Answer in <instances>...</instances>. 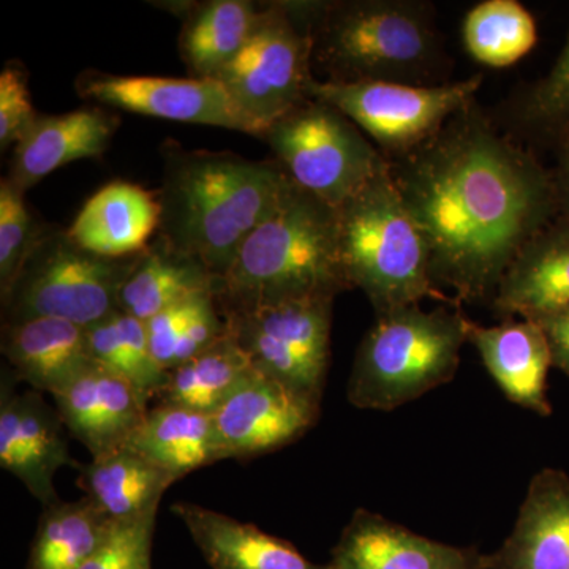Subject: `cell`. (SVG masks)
<instances>
[{"instance_id":"obj_1","label":"cell","mask_w":569,"mask_h":569,"mask_svg":"<svg viewBox=\"0 0 569 569\" xmlns=\"http://www.w3.org/2000/svg\"><path fill=\"white\" fill-rule=\"evenodd\" d=\"M389 173L425 234L433 282L460 305L492 301L520 250L559 213L552 174L477 103Z\"/></svg>"},{"instance_id":"obj_2","label":"cell","mask_w":569,"mask_h":569,"mask_svg":"<svg viewBox=\"0 0 569 569\" xmlns=\"http://www.w3.org/2000/svg\"><path fill=\"white\" fill-rule=\"evenodd\" d=\"M291 181L282 164L228 152H171L159 193V239L216 283L247 236L274 211Z\"/></svg>"},{"instance_id":"obj_3","label":"cell","mask_w":569,"mask_h":569,"mask_svg":"<svg viewBox=\"0 0 569 569\" xmlns=\"http://www.w3.org/2000/svg\"><path fill=\"white\" fill-rule=\"evenodd\" d=\"M351 290L340 254L335 209L291 183L274 211L247 236L213 287L220 316L335 299Z\"/></svg>"},{"instance_id":"obj_4","label":"cell","mask_w":569,"mask_h":569,"mask_svg":"<svg viewBox=\"0 0 569 569\" xmlns=\"http://www.w3.org/2000/svg\"><path fill=\"white\" fill-rule=\"evenodd\" d=\"M312 70L326 82H449L436 11L419 0L316 2Z\"/></svg>"},{"instance_id":"obj_5","label":"cell","mask_w":569,"mask_h":569,"mask_svg":"<svg viewBox=\"0 0 569 569\" xmlns=\"http://www.w3.org/2000/svg\"><path fill=\"white\" fill-rule=\"evenodd\" d=\"M336 220L348 282L365 291L377 316L427 298L462 306L433 282L429 246L389 167L336 209Z\"/></svg>"},{"instance_id":"obj_6","label":"cell","mask_w":569,"mask_h":569,"mask_svg":"<svg viewBox=\"0 0 569 569\" xmlns=\"http://www.w3.org/2000/svg\"><path fill=\"white\" fill-rule=\"evenodd\" d=\"M468 321L458 306L427 312L415 305L377 316L356 351L348 402L392 411L449 383L468 342Z\"/></svg>"},{"instance_id":"obj_7","label":"cell","mask_w":569,"mask_h":569,"mask_svg":"<svg viewBox=\"0 0 569 569\" xmlns=\"http://www.w3.org/2000/svg\"><path fill=\"white\" fill-rule=\"evenodd\" d=\"M138 254L88 252L61 228L44 227L20 276L2 296L3 325L59 318L91 328L119 312V293Z\"/></svg>"},{"instance_id":"obj_8","label":"cell","mask_w":569,"mask_h":569,"mask_svg":"<svg viewBox=\"0 0 569 569\" xmlns=\"http://www.w3.org/2000/svg\"><path fill=\"white\" fill-rule=\"evenodd\" d=\"M313 17L316 2L260 3L244 48L216 78L261 134L309 99Z\"/></svg>"},{"instance_id":"obj_9","label":"cell","mask_w":569,"mask_h":569,"mask_svg":"<svg viewBox=\"0 0 569 569\" xmlns=\"http://www.w3.org/2000/svg\"><path fill=\"white\" fill-rule=\"evenodd\" d=\"M261 138L288 178L335 211L389 167L358 126L313 97L272 123Z\"/></svg>"},{"instance_id":"obj_10","label":"cell","mask_w":569,"mask_h":569,"mask_svg":"<svg viewBox=\"0 0 569 569\" xmlns=\"http://www.w3.org/2000/svg\"><path fill=\"white\" fill-rule=\"evenodd\" d=\"M481 84V73L436 86L313 80L309 97L346 114L392 162L417 151L455 116L473 104Z\"/></svg>"},{"instance_id":"obj_11","label":"cell","mask_w":569,"mask_h":569,"mask_svg":"<svg viewBox=\"0 0 569 569\" xmlns=\"http://www.w3.org/2000/svg\"><path fill=\"white\" fill-rule=\"evenodd\" d=\"M332 299L222 316L254 370L321 406L331 358Z\"/></svg>"},{"instance_id":"obj_12","label":"cell","mask_w":569,"mask_h":569,"mask_svg":"<svg viewBox=\"0 0 569 569\" xmlns=\"http://www.w3.org/2000/svg\"><path fill=\"white\" fill-rule=\"evenodd\" d=\"M74 89L81 99L119 110L261 137L260 127L212 78L121 77L88 70L77 78Z\"/></svg>"},{"instance_id":"obj_13","label":"cell","mask_w":569,"mask_h":569,"mask_svg":"<svg viewBox=\"0 0 569 569\" xmlns=\"http://www.w3.org/2000/svg\"><path fill=\"white\" fill-rule=\"evenodd\" d=\"M9 367L0 387V467L20 479L44 508L58 503L54 477L63 467L78 468L67 443L58 410L36 389H18Z\"/></svg>"},{"instance_id":"obj_14","label":"cell","mask_w":569,"mask_h":569,"mask_svg":"<svg viewBox=\"0 0 569 569\" xmlns=\"http://www.w3.org/2000/svg\"><path fill=\"white\" fill-rule=\"evenodd\" d=\"M321 406L253 370L212 413L224 459H252L305 437Z\"/></svg>"},{"instance_id":"obj_15","label":"cell","mask_w":569,"mask_h":569,"mask_svg":"<svg viewBox=\"0 0 569 569\" xmlns=\"http://www.w3.org/2000/svg\"><path fill=\"white\" fill-rule=\"evenodd\" d=\"M63 426L92 458L126 448L149 411V400L99 362L52 396Z\"/></svg>"},{"instance_id":"obj_16","label":"cell","mask_w":569,"mask_h":569,"mask_svg":"<svg viewBox=\"0 0 569 569\" xmlns=\"http://www.w3.org/2000/svg\"><path fill=\"white\" fill-rule=\"evenodd\" d=\"M477 548H458L356 509L331 552V569H482Z\"/></svg>"},{"instance_id":"obj_17","label":"cell","mask_w":569,"mask_h":569,"mask_svg":"<svg viewBox=\"0 0 569 569\" xmlns=\"http://www.w3.org/2000/svg\"><path fill=\"white\" fill-rule=\"evenodd\" d=\"M482 569H569V475L542 468L531 478L515 529Z\"/></svg>"},{"instance_id":"obj_18","label":"cell","mask_w":569,"mask_h":569,"mask_svg":"<svg viewBox=\"0 0 569 569\" xmlns=\"http://www.w3.org/2000/svg\"><path fill=\"white\" fill-rule=\"evenodd\" d=\"M468 342L509 402L550 417L548 373L552 356L541 326L530 320H507L498 326L468 321Z\"/></svg>"},{"instance_id":"obj_19","label":"cell","mask_w":569,"mask_h":569,"mask_svg":"<svg viewBox=\"0 0 569 569\" xmlns=\"http://www.w3.org/2000/svg\"><path fill=\"white\" fill-rule=\"evenodd\" d=\"M569 306V224L546 227L520 250L492 298L498 317L531 320Z\"/></svg>"},{"instance_id":"obj_20","label":"cell","mask_w":569,"mask_h":569,"mask_svg":"<svg viewBox=\"0 0 569 569\" xmlns=\"http://www.w3.org/2000/svg\"><path fill=\"white\" fill-rule=\"evenodd\" d=\"M2 355L18 381L51 396L93 362L88 328L59 318L3 325Z\"/></svg>"},{"instance_id":"obj_21","label":"cell","mask_w":569,"mask_h":569,"mask_svg":"<svg viewBox=\"0 0 569 569\" xmlns=\"http://www.w3.org/2000/svg\"><path fill=\"white\" fill-rule=\"evenodd\" d=\"M114 130L116 118L100 108L39 116L14 146L7 178L26 192L63 164L102 156Z\"/></svg>"},{"instance_id":"obj_22","label":"cell","mask_w":569,"mask_h":569,"mask_svg":"<svg viewBox=\"0 0 569 569\" xmlns=\"http://www.w3.org/2000/svg\"><path fill=\"white\" fill-rule=\"evenodd\" d=\"M160 217L159 197L137 183L111 182L86 201L67 233L100 257H133L148 249Z\"/></svg>"},{"instance_id":"obj_23","label":"cell","mask_w":569,"mask_h":569,"mask_svg":"<svg viewBox=\"0 0 569 569\" xmlns=\"http://www.w3.org/2000/svg\"><path fill=\"white\" fill-rule=\"evenodd\" d=\"M171 509L212 569H331L328 563L307 560L291 542L252 523L187 501Z\"/></svg>"},{"instance_id":"obj_24","label":"cell","mask_w":569,"mask_h":569,"mask_svg":"<svg viewBox=\"0 0 569 569\" xmlns=\"http://www.w3.org/2000/svg\"><path fill=\"white\" fill-rule=\"evenodd\" d=\"M176 479L224 460L212 415L157 403L127 447Z\"/></svg>"},{"instance_id":"obj_25","label":"cell","mask_w":569,"mask_h":569,"mask_svg":"<svg viewBox=\"0 0 569 569\" xmlns=\"http://www.w3.org/2000/svg\"><path fill=\"white\" fill-rule=\"evenodd\" d=\"M78 470V485L84 497L112 522L156 516L163 493L178 481L129 448L92 458Z\"/></svg>"},{"instance_id":"obj_26","label":"cell","mask_w":569,"mask_h":569,"mask_svg":"<svg viewBox=\"0 0 569 569\" xmlns=\"http://www.w3.org/2000/svg\"><path fill=\"white\" fill-rule=\"evenodd\" d=\"M260 6L247 0H211L187 7L179 50L190 78L216 80L244 48Z\"/></svg>"},{"instance_id":"obj_27","label":"cell","mask_w":569,"mask_h":569,"mask_svg":"<svg viewBox=\"0 0 569 569\" xmlns=\"http://www.w3.org/2000/svg\"><path fill=\"white\" fill-rule=\"evenodd\" d=\"M216 280L200 264L176 253L159 238L138 253L119 293V310L141 321L192 299L213 293Z\"/></svg>"},{"instance_id":"obj_28","label":"cell","mask_w":569,"mask_h":569,"mask_svg":"<svg viewBox=\"0 0 569 569\" xmlns=\"http://www.w3.org/2000/svg\"><path fill=\"white\" fill-rule=\"evenodd\" d=\"M254 370L242 348L224 332L208 350L168 372L157 403L212 415Z\"/></svg>"},{"instance_id":"obj_29","label":"cell","mask_w":569,"mask_h":569,"mask_svg":"<svg viewBox=\"0 0 569 569\" xmlns=\"http://www.w3.org/2000/svg\"><path fill=\"white\" fill-rule=\"evenodd\" d=\"M112 520L88 497L44 508L26 569H80L110 531Z\"/></svg>"},{"instance_id":"obj_30","label":"cell","mask_w":569,"mask_h":569,"mask_svg":"<svg viewBox=\"0 0 569 569\" xmlns=\"http://www.w3.org/2000/svg\"><path fill=\"white\" fill-rule=\"evenodd\" d=\"M462 39L475 61L505 69L533 50L537 22L518 0H486L468 11Z\"/></svg>"},{"instance_id":"obj_31","label":"cell","mask_w":569,"mask_h":569,"mask_svg":"<svg viewBox=\"0 0 569 569\" xmlns=\"http://www.w3.org/2000/svg\"><path fill=\"white\" fill-rule=\"evenodd\" d=\"M93 361L118 373L151 402L167 385L168 372L153 358L144 321L112 313L88 328Z\"/></svg>"},{"instance_id":"obj_32","label":"cell","mask_w":569,"mask_h":569,"mask_svg":"<svg viewBox=\"0 0 569 569\" xmlns=\"http://www.w3.org/2000/svg\"><path fill=\"white\" fill-rule=\"evenodd\" d=\"M509 111L531 133L569 140V37L549 73L519 96Z\"/></svg>"},{"instance_id":"obj_33","label":"cell","mask_w":569,"mask_h":569,"mask_svg":"<svg viewBox=\"0 0 569 569\" xmlns=\"http://www.w3.org/2000/svg\"><path fill=\"white\" fill-rule=\"evenodd\" d=\"M44 227L26 204L20 187L3 178L0 181V296L13 287Z\"/></svg>"},{"instance_id":"obj_34","label":"cell","mask_w":569,"mask_h":569,"mask_svg":"<svg viewBox=\"0 0 569 569\" xmlns=\"http://www.w3.org/2000/svg\"><path fill=\"white\" fill-rule=\"evenodd\" d=\"M156 516L112 522L102 545L80 569H151Z\"/></svg>"},{"instance_id":"obj_35","label":"cell","mask_w":569,"mask_h":569,"mask_svg":"<svg viewBox=\"0 0 569 569\" xmlns=\"http://www.w3.org/2000/svg\"><path fill=\"white\" fill-rule=\"evenodd\" d=\"M29 92L28 71L20 62H9L0 71V148L6 151L24 137L37 121Z\"/></svg>"},{"instance_id":"obj_36","label":"cell","mask_w":569,"mask_h":569,"mask_svg":"<svg viewBox=\"0 0 569 569\" xmlns=\"http://www.w3.org/2000/svg\"><path fill=\"white\" fill-rule=\"evenodd\" d=\"M206 295L209 293L194 296L192 299L168 307L153 316L151 320L146 321V331H148L153 358L167 372L173 366L176 347Z\"/></svg>"},{"instance_id":"obj_37","label":"cell","mask_w":569,"mask_h":569,"mask_svg":"<svg viewBox=\"0 0 569 569\" xmlns=\"http://www.w3.org/2000/svg\"><path fill=\"white\" fill-rule=\"evenodd\" d=\"M535 323L541 326L548 339L552 367H557L569 378V306L559 312L539 318Z\"/></svg>"},{"instance_id":"obj_38","label":"cell","mask_w":569,"mask_h":569,"mask_svg":"<svg viewBox=\"0 0 569 569\" xmlns=\"http://www.w3.org/2000/svg\"><path fill=\"white\" fill-rule=\"evenodd\" d=\"M561 220L569 224V140L561 142L559 168L552 174Z\"/></svg>"}]
</instances>
